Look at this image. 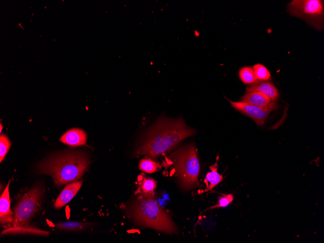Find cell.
<instances>
[{"label": "cell", "instance_id": "cell-10", "mask_svg": "<svg viewBox=\"0 0 324 243\" xmlns=\"http://www.w3.org/2000/svg\"><path fill=\"white\" fill-rule=\"evenodd\" d=\"M60 141L70 146H80L86 143L87 135L83 130L73 128L65 132L60 137Z\"/></svg>", "mask_w": 324, "mask_h": 243}, {"label": "cell", "instance_id": "cell-13", "mask_svg": "<svg viewBox=\"0 0 324 243\" xmlns=\"http://www.w3.org/2000/svg\"><path fill=\"white\" fill-rule=\"evenodd\" d=\"M1 235L30 234L48 236L49 232L31 226L10 227L1 232Z\"/></svg>", "mask_w": 324, "mask_h": 243}, {"label": "cell", "instance_id": "cell-17", "mask_svg": "<svg viewBox=\"0 0 324 243\" xmlns=\"http://www.w3.org/2000/svg\"><path fill=\"white\" fill-rule=\"evenodd\" d=\"M91 225L92 224L84 222H69L57 224L56 227L61 229L75 231L84 229Z\"/></svg>", "mask_w": 324, "mask_h": 243}, {"label": "cell", "instance_id": "cell-22", "mask_svg": "<svg viewBox=\"0 0 324 243\" xmlns=\"http://www.w3.org/2000/svg\"><path fill=\"white\" fill-rule=\"evenodd\" d=\"M0 133H1V131H2V124H1V123H0Z\"/></svg>", "mask_w": 324, "mask_h": 243}, {"label": "cell", "instance_id": "cell-12", "mask_svg": "<svg viewBox=\"0 0 324 243\" xmlns=\"http://www.w3.org/2000/svg\"><path fill=\"white\" fill-rule=\"evenodd\" d=\"M246 92H259L268 96L272 101L275 100L278 96L277 89L275 86L269 82L253 85L246 88Z\"/></svg>", "mask_w": 324, "mask_h": 243}, {"label": "cell", "instance_id": "cell-5", "mask_svg": "<svg viewBox=\"0 0 324 243\" xmlns=\"http://www.w3.org/2000/svg\"><path fill=\"white\" fill-rule=\"evenodd\" d=\"M44 189L37 185L21 197L14 208L12 227L30 226L29 222L37 212Z\"/></svg>", "mask_w": 324, "mask_h": 243}, {"label": "cell", "instance_id": "cell-3", "mask_svg": "<svg viewBox=\"0 0 324 243\" xmlns=\"http://www.w3.org/2000/svg\"><path fill=\"white\" fill-rule=\"evenodd\" d=\"M135 222L143 227L166 233H176L177 229L170 216L153 196L141 194L132 208Z\"/></svg>", "mask_w": 324, "mask_h": 243}, {"label": "cell", "instance_id": "cell-9", "mask_svg": "<svg viewBox=\"0 0 324 243\" xmlns=\"http://www.w3.org/2000/svg\"><path fill=\"white\" fill-rule=\"evenodd\" d=\"M82 184V181H76L67 184L57 198L54 207L60 209L68 203L77 194Z\"/></svg>", "mask_w": 324, "mask_h": 243}, {"label": "cell", "instance_id": "cell-7", "mask_svg": "<svg viewBox=\"0 0 324 243\" xmlns=\"http://www.w3.org/2000/svg\"><path fill=\"white\" fill-rule=\"evenodd\" d=\"M228 101L234 108L252 118L259 126L264 123L269 114L277 107L275 102H271L266 107H260L242 101Z\"/></svg>", "mask_w": 324, "mask_h": 243}, {"label": "cell", "instance_id": "cell-8", "mask_svg": "<svg viewBox=\"0 0 324 243\" xmlns=\"http://www.w3.org/2000/svg\"><path fill=\"white\" fill-rule=\"evenodd\" d=\"M10 180L0 197V222L1 226L9 227L14 221V212L10 209L9 187Z\"/></svg>", "mask_w": 324, "mask_h": 243}, {"label": "cell", "instance_id": "cell-14", "mask_svg": "<svg viewBox=\"0 0 324 243\" xmlns=\"http://www.w3.org/2000/svg\"><path fill=\"white\" fill-rule=\"evenodd\" d=\"M217 168V162L210 166L211 172L207 174L204 181L206 183L207 185L209 183V185H208L207 189L204 192L211 190L222 181L223 179V176L218 173Z\"/></svg>", "mask_w": 324, "mask_h": 243}, {"label": "cell", "instance_id": "cell-18", "mask_svg": "<svg viewBox=\"0 0 324 243\" xmlns=\"http://www.w3.org/2000/svg\"><path fill=\"white\" fill-rule=\"evenodd\" d=\"M159 165L149 158L142 159L139 162L140 170L148 173H152L157 171Z\"/></svg>", "mask_w": 324, "mask_h": 243}, {"label": "cell", "instance_id": "cell-16", "mask_svg": "<svg viewBox=\"0 0 324 243\" xmlns=\"http://www.w3.org/2000/svg\"><path fill=\"white\" fill-rule=\"evenodd\" d=\"M239 77L242 81L246 84H251L258 81L255 77L253 68L249 66L241 68L239 71Z\"/></svg>", "mask_w": 324, "mask_h": 243}, {"label": "cell", "instance_id": "cell-21", "mask_svg": "<svg viewBox=\"0 0 324 243\" xmlns=\"http://www.w3.org/2000/svg\"><path fill=\"white\" fill-rule=\"evenodd\" d=\"M233 198L234 196L232 194H223L219 197L215 205L211 207L207 210L226 207L233 201Z\"/></svg>", "mask_w": 324, "mask_h": 243}, {"label": "cell", "instance_id": "cell-20", "mask_svg": "<svg viewBox=\"0 0 324 243\" xmlns=\"http://www.w3.org/2000/svg\"><path fill=\"white\" fill-rule=\"evenodd\" d=\"M11 146V142L4 134H1L0 136V161L1 162L4 158Z\"/></svg>", "mask_w": 324, "mask_h": 243}, {"label": "cell", "instance_id": "cell-4", "mask_svg": "<svg viewBox=\"0 0 324 243\" xmlns=\"http://www.w3.org/2000/svg\"><path fill=\"white\" fill-rule=\"evenodd\" d=\"M176 176L182 188L189 190L198 184L200 164L193 144L180 147L170 155Z\"/></svg>", "mask_w": 324, "mask_h": 243}, {"label": "cell", "instance_id": "cell-2", "mask_svg": "<svg viewBox=\"0 0 324 243\" xmlns=\"http://www.w3.org/2000/svg\"><path fill=\"white\" fill-rule=\"evenodd\" d=\"M87 155L79 151L51 156L38 165V172L52 177L54 183L61 186L80 179L88 169Z\"/></svg>", "mask_w": 324, "mask_h": 243}, {"label": "cell", "instance_id": "cell-19", "mask_svg": "<svg viewBox=\"0 0 324 243\" xmlns=\"http://www.w3.org/2000/svg\"><path fill=\"white\" fill-rule=\"evenodd\" d=\"M256 79L259 81H267L271 79L269 71L264 65L257 64L252 68Z\"/></svg>", "mask_w": 324, "mask_h": 243}, {"label": "cell", "instance_id": "cell-11", "mask_svg": "<svg viewBox=\"0 0 324 243\" xmlns=\"http://www.w3.org/2000/svg\"><path fill=\"white\" fill-rule=\"evenodd\" d=\"M241 101L260 107H266L272 101L268 96L259 92H247L242 97Z\"/></svg>", "mask_w": 324, "mask_h": 243}, {"label": "cell", "instance_id": "cell-6", "mask_svg": "<svg viewBox=\"0 0 324 243\" xmlns=\"http://www.w3.org/2000/svg\"><path fill=\"white\" fill-rule=\"evenodd\" d=\"M287 12L292 16L303 19L317 30L323 28V0H293L288 4Z\"/></svg>", "mask_w": 324, "mask_h": 243}, {"label": "cell", "instance_id": "cell-15", "mask_svg": "<svg viewBox=\"0 0 324 243\" xmlns=\"http://www.w3.org/2000/svg\"><path fill=\"white\" fill-rule=\"evenodd\" d=\"M156 188V183L151 178H144L140 184V191L142 194L153 196Z\"/></svg>", "mask_w": 324, "mask_h": 243}, {"label": "cell", "instance_id": "cell-1", "mask_svg": "<svg viewBox=\"0 0 324 243\" xmlns=\"http://www.w3.org/2000/svg\"><path fill=\"white\" fill-rule=\"evenodd\" d=\"M194 132L182 119L162 117L148 131L136 154L154 158L170 151L181 141L193 135Z\"/></svg>", "mask_w": 324, "mask_h": 243}]
</instances>
